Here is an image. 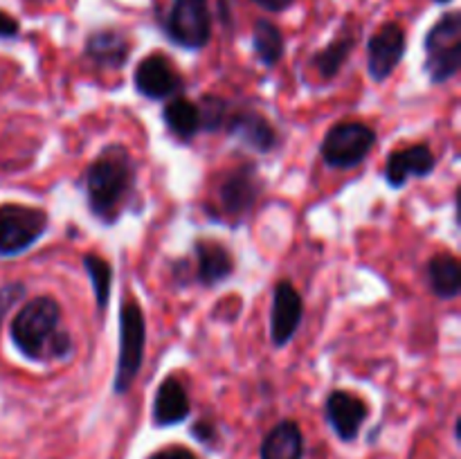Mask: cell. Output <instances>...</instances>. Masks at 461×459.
Wrapping results in <instances>:
<instances>
[{"instance_id": "8", "label": "cell", "mask_w": 461, "mask_h": 459, "mask_svg": "<svg viewBox=\"0 0 461 459\" xmlns=\"http://www.w3.org/2000/svg\"><path fill=\"white\" fill-rule=\"evenodd\" d=\"M261 187L264 184H261L259 171L252 162H243V165L230 169L216 189L219 207L225 219L232 223H241L255 207Z\"/></svg>"}, {"instance_id": "17", "label": "cell", "mask_w": 461, "mask_h": 459, "mask_svg": "<svg viewBox=\"0 0 461 459\" xmlns=\"http://www.w3.org/2000/svg\"><path fill=\"white\" fill-rule=\"evenodd\" d=\"M261 459H304V435L293 418L270 428L259 446Z\"/></svg>"}, {"instance_id": "15", "label": "cell", "mask_w": 461, "mask_h": 459, "mask_svg": "<svg viewBox=\"0 0 461 459\" xmlns=\"http://www.w3.org/2000/svg\"><path fill=\"white\" fill-rule=\"evenodd\" d=\"M189 412H192V403H189V394L185 390V385L176 376H167L158 385L156 399H153V426H178V423L187 421Z\"/></svg>"}, {"instance_id": "5", "label": "cell", "mask_w": 461, "mask_h": 459, "mask_svg": "<svg viewBox=\"0 0 461 459\" xmlns=\"http://www.w3.org/2000/svg\"><path fill=\"white\" fill-rule=\"evenodd\" d=\"M48 228L50 216L41 207L5 202L0 205V255L16 256L30 250Z\"/></svg>"}, {"instance_id": "24", "label": "cell", "mask_w": 461, "mask_h": 459, "mask_svg": "<svg viewBox=\"0 0 461 459\" xmlns=\"http://www.w3.org/2000/svg\"><path fill=\"white\" fill-rule=\"evenodd\" d=\"M198 111H201V130H214L223 129L225 120H228V102L221 97H205L198 104Z\"/></svg>"}, {"instance_id": "10", "label": "cell", "mask_w": 461, "mask_h": 459, "mask_svg": "<svg viewBox=\"0 0 461 459\" xmlns=\"http://www.w3.org/2000/svg\"><path fill=\"white\" fill-rule=\"evenodd\" d=\"M405 57V32L399 22H385L367 43V70L374 81L390 79Z\"/></svg>"}, {"instance_id": "11", "label": "cell", "mask_w": 461, "mask_h": 459, "mask_svg": "<svg viewBox=\"0 0 461 459\" xmlns=\"http://www.w3.org/2000/svg\"><path fill=\"white\" fill-rule=\"evenodd\" d=\"M324 417H327L329 426L336 432L338 439L351 444V441L358 439L360 428L369 417V408L360 396L347 390H333L324 403Z\"/></svg>"}, {"instance_id": "12", "label": "cell", "mask_w": 461, "mask_h": 459, "mask_svg": "<svg viewBox=\"0 0 461 459\" xmlns=\"http://www.w3.org/2000/svg\"><path fill=\"white\" fill-rule=\"evenodd\" d=\"M304 318V302L291 282H277L270 309V336L275 346H286L295 338Z\"/></svg>"}, {"instance_id": "28", "label": "cell", "mask_w": 461, "mask_h": 459, "mask_svg": "<svg viewBox=\"0 0 461 459\" xmlns=\"http://www.w3.org/2000/svg\"><path fill=\"white\" fill-rule=\"evenodd\" d=\"M18 30H21V25H18L16 18L0 12V39H16Z\"/></svg>"}, {"instance_id": "9", "label": "cell", "mask_w": 461, "mask_h": 459, "mask_svg": "<svg viewBox=\"0 0 461 459\" xmlns=\"http://www.w3.org/2000/svg\"><path fill=\"white\" fill-rule=\"evenodd\" d=\"M133 84L135 90L151 102H167L171 97H178L185 88L183 76L162 54H149L138 63L133 72Z\"/></svg>"}, {"instance_id": "20", "label": "cell", "mask_w": 461, "mask_h": 459, "mask_svg": "<svg viewBox=\"0 0 461 459\" xmlns=\"http://www.w3.org/2000/svg\"><path fill=\"white\" fill-rule=\"evenodd\" d=\"M162 120H165L169 133L176 135L180 142H192L201 133V111H198V104L189 102V99L180 97V94L167 99L165 108H162Z\"/></svg>"}, {"instance_id": "2", "label": "cell", "mask_w": 461, "mask_h": 459, "mask_svg": "<svg viewBox=\"0 0 461 459\" xmlns=\"http://www.w3.org/2000/svg\"><path fill=\"white\" fill-rule=\"evenodd\" d=\"M14 346L34 363L63 360L72 354V338L61 328V306L54 297L41 295L25 302L9 328Z\"/></svg>"}, {"instance_id": "19", "label": "cell", "mask_w": 461, "mask_h": 459, "mask_svg": "<svg viewBox=\"0 0 461 459\" xmlns=\"http://www.w3.org/2000/svg\"><path fill=\"white\" fill-rule=\"evenodd\" d=\"M428 284L439 300H457L461 292V266L450 252H439L426 266Z\"/></svg>"}, {"instance_id": "21", "label": "cell", "mask_w": 461, "mask_h": 459, "mask_svg": "<svg viewBox=\"0 0 461 459\" xmlns=\"http://www.w3.org/2000/svg\"><path fill=\"white\" fill-rule=\"evenodd\" d=\"M252 48H255L257 58L266 68H275L284 57L282 30L275 22L259 18L255 22V30H252Z\"/></svg>"}, {"instance_id": "16", "label": "cell", "mask_w": 461, "mask_h": 459, "mask_svg": "<svg viewBox=\"0 0 461 459\" xmlns=\"http://www.w3.org/2000/svg\"><path fill=\"white\" fill-rule=\"evenodd\" d=\"M196 277L203 286H219L232 277L234 259L219 241H196Z\"/></svg>"}, {"instance_id": "26", "label": "cell", "mask_w": 461, "mask_h": 459, "mask_svg": "<svg viewBox=\"0 0 461 459\" xmlns=\"http://www.w3.org/2000/svg\"><path fill=\"white\" fill-rule=\"evenodd\" d=\"M192 436L196 441H201L205 448H219L221 444V435H219V428L214 426L212 421H207V418H201V421H196L192 426Z\"/></svg>"}, {"instance_id": "6", "label": "cell", "mask_w": 461, "mask_h": 459, "mask_svg": "<svg viewBox=\"0 0 461 459\" xmlns=\"http://www.w3.org/2000/svg\"><path fill=\"white\" fill-rule=\"evenodd\" d=\"M376 144V130L365 122H340L327 130L320 156L333 169H354Z\"/></svg>"}, {"instance_id": "29", "label": "cell", "mask_w": 461, "mask_h": 459, "mask_svg": "<svg viewBox=\"0 0 461 459\" xmlns=\"http://www.w3.org/2000/svg\"><path fill=\"white\" fill-rule=\"evenodd\" d=\"M255 4H259L266 12H284L293 4V0H252Z\"/></svg>"}, {"instance_id": "23", "label": "cell", "mask_w": 461, "mask_h": 459, "mask_svg": "<svg viewBox=\"0 0 461 459\" xmlns=\"http://www.w3.org/2000/svg\"><path fill=\"white\" fill-rule=\"evenodd\" d=\"M84 270L88 273L90 284H93V292H95V302H97V310L104 313L111 302V288H113V268L104 256L93 255H84Z\"/></svg>"}, {"instance_id": "25", "label": "cell", "mask_w": 461, "mask_h": 459, "mask_svg": "<svg viewBox=\"0 0 461 459\" xmlns=\"http://www.w3.org/2000/svg\"><path fill=\"white\" fill-rule=\"evenodd\" d=\"M25 295H27L25 284L14 282V284H5V286H0V328H3V322L9 315V310H12L18 302L25 300Z\"/></svg>"}, {"instance_id": "27", "label": "cell", "mask_w": 461, "mask_h": 459, "mask_svg": "<svg viewBox=\"0 0 461 459\" xmlns=\"http://www.w3.org/2000/svg\"><path fill=\"white\" fill-rule=\"evenodd\" d=\"M147 459H198L196 454L192 453L185 446H167V448L156 450V453L149 454Z\"/></svg>"}, {"instance_id": "4", "label": "cell", "mask_w": 461, "mask_h": 459, "mask_svg": "<svg viewBox=\"0 0 461 459\" xmlns=\"http://www.w3.org/2000/svg\"><path fill=\"white\" fill-rule=\"evenodd\" d=\"M426 72L432 84H446L461 68V14L450 12L432 25L423 40Z\"/></svg>"}, {"instance_id": "22", "label": "cell", "mask_w": 461, "mask_h": 459, "mask_svg": "<svg viewBox=\"0 0 461 459\" xmlns=\"http://www.w3.org/2000/svg\"><path fill=\"white\" fill-rule=\"evenodd\" d=\"M354 45H356L354 36H340V39L331 40L322 52H318L313 57L315 72H318L322 79H333V76L342 70L347 58H349Z\"/></svg>"}, {"instance_id": "7", "label": "cell", "mask_w": 461, "mask_h": 459, "mask_svg": "<svg viewBox=\"0 0 461 459\" xmlns=\"http://www.w3.org/2000/svg\"><path fill=\"white\" fill-rule=\"evenodd\" d=\"M165 32L180 48H205L212 36V16L207 0H174L169 14H167Z\"/></svg>"}, {"instance_id": "30", "label": "cell", "mask_w": 461, "mask_h": 459, "mask_svg": "<svg viewBox=\"0 0 461 459\" xmlns=\"http://www.w3.org/2000/svg\"><path fill=\"white\" fill-rule=\"evenodd\" d=\"M435 3H441V4H446V3H450V0H435Z\"/></svg>"}, {"instance_id": "18", "label": "cell", "mask_w": 461, "mask_h": 459, "mask_svg": "<svg viewBox=\"0 0 461 459\" xmlns=\"http://www.w3.org/2000/svg\"><path fill=\"white\" fill-rule=\"evenodd\" d=\"M131 45L124 34L115 30H102L95 32L86 43V57L99 68H108V70H117L129 61Z\"/></svg>"}, {"instance_id": "13", "label": "cell", "mask_w": 461, "mask_h": 459, "mask_svg": "<svg viewBox=\"0 0 461 459\" xmlns=\"http://www.w3.org/2000/svg\"><path fill=\"white\" fill-rule=\"evenodd\" d=\"M437 158L428 144H412V147L399 148L387 156L385 176L387 184L394 189H401L410 178H428L435 171Z\"/></svg>"}, {"instance_id": "3", "label": "cell", "mask_w": 461, "mask_h": 459, "mask_svg": "<svg viewBox=\"0 0 461 459\" xmlns=\"http://www.w3.org/2000/svg\"><path fill=\"white\" fill-rule=\"evenodd\" d=\"M144 346H147L144 310L135 300H126L120 309V356H117L115 381H113L115 394H126L133 387L144 363Z\"/></svg>"}, {"instance_id": "1", "label": "cell", "mask_w": 461, "mask_h": 459, "mask_svg": "<svg viewBox=\"0 0 461 459\" xmlns=\"http://www.w3.org/2000/svg\"><path fill=\"white\" fill-rule=\"evenodd\" d=\"M135 184H138V166L129 148L122 144L104 147L84 174L90 214L106 225L117 223L126 205L133 201Z\"/></svg>"}, {"instance_id": "14", "label": "cell", "mask_w": 461, "mask_h": 459, "mask_svg": "<svg viewBox=\"0 0 461 459\" xmlns=\"http://www.w3.org/2000/svg\"><path fill=\"white\" fill-rule=\"evenodd\" d=\"M225 130L257 153H270L277 147V130L255 108H239L225 120Z\"/></svg>"}]
</instances>
